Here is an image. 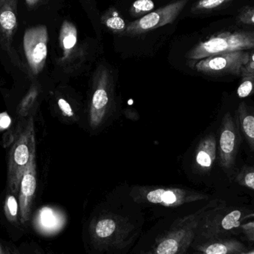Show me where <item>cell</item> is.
<instances>
[{
	"mask_svg": "<svg viewBox=\"0 0 254 254\" xmlns=\"http://www.w3.org/2000/svg\"><path fill=\"white\" fill-rule=\"evenodd\" d=\"M247 214L242 209L227 207L225 201H212L210 208L200 221L193 244L198 246L208 242L230 238L241 231Z\"/></svg>",
	"mask_w": 254,
	"mask_h": 254,
	"instance_id": "cell-1",
	"label": "cell"
},
{
	"mask_svg": "<svg viewBox=\"0 0 254 254\" xmlns=\"http://www.w3.org/2000/svg\"><path fill=\"white\" fill-rule=\"evenodd\" d=\"M212 202L193 214L179 219L158 244L146 254H185L193 244L201 218Z\"/></svg>",
	"mask_w": 254,
	"mask_h": 254,
	"instance_id": "cell-2",
	"label": "cell"
},
{
	"mask_svg": "<svg viewBox=\"0 0 254 254\" xmlns=\"http://www.w3.org/2000/svg\"><path fill=\"white\" fill-rule=\"evenodd\" d=\"M254 49V31H223L201 42L188 52L194 61L213 55Z\"/></svg>",
	"mask_w": 254,
	"mask_h": 254,
	"instance_id": "cell-3",
	"label": "cell"
},
{
	"mask_svg": "<svg viewBox=\"0 0 254 254\" xmlns=\"http://www.w3.org/2000/svg\"><path fill=\"white\" fill-rule=\"evenodd\" d=\"M36 144L34 120L30 116L25 128L18 135L9 152L7 163V191L19 193L21 180L29 162L31 149Z\"/></svg>",
	"mask_w": 254,
	"mask_h": 254,
	"instance_id": "cell-4",
	"label": "cell"
},
{
	"mask_svg": "<svg viewBox=\"0 0 254 254\" xmlns=\"http://www.w3.org/2000/svg\"><path fill=\"white\" fill-rule=\"evenodd\" d=\"M49 34L47 27L39 25L25 31L23 49L30 71L37 75L43 71L48 55Z\"/></svg>",
	"mask_w": 254,
	"mask_h": 254,
	"instance_id": "cell-5",
	"label": "cell"
},
{
	"mask_svg": "<svg viewBox=\"0 0 254 254\" xmlns=\"http://www.w3.org/2000/svg\"><path fill=\"white\" fill-rule=\"evenodd\" d=\"M188 1L189 0H177L147 13L134 22H129L124 34L137 35L171 24L180 14Z\"/></svg>",
	"mask_w": 254,
	"mask_h": 254,
	"instance_id": "cell-6",
	"label": "cell"
},
{
	"mask_svg": "<svg viewBox=\"0 0 254 254\" xmlns=\"http://www.w3.org/2000/svg\"><path fill=\"white\" fill-rule=\"evenodd\" d=\"M250 53L246 51L228 52L199 60L195 64L197 71L207 74L240 75L243 65L249 61Z\"/></svg>",
	"mask_w": 254,
	"mask_h": 254,
	"instance_id": "cell-7",
	"label": "cell"
},
{
	"mask_svg": "<svg viewBox=\"0 0 254 254\" xmlns=\"http://www.w3.org/2000/svg\"><path fill=\"white\" fill-rule=\"evenodd\" d=\"M37 190V164H36V144L31 149L29 162L20 182L19 190V222L26 225L31 216L33 200Z\"/></svg>",
	"mask_w": 254,
	"mask_h": 254,
	"instance_id": "cell-8",
	"label": "cell"
},
{
	"mask_svg": "<svg viewBox=\"0 0 254 254\" xmlns=\"http://www.w3.org/2000/svg\"><path fill=\"white\" fill-rule=\"evenodd\" d=\"M238 147V133L232 116L228 112L224 116L221 125L219 154L221 166L228 174L234 168Z\"/></svg>",
	"mask_w": 254,
	"mask_h": 254,
	"instance_id": "cell-9",
	"label": "cell"
},
{
	"mask_svg": "<svg viewBox=\"0 0 254 254\" xmlns=\"http://www.w3.org/2000/svg\"><path fill=\"white\" fill-rule=\"evenodd\" d=\"M18 0H0V44L13 56V37L17 29Z\"/></svg>",
	"mask_w": 254,
	"mask_h": 254,
	"instance_id": "cell-10",
	"label": "cell"
},
{
	"mask_svg": "<svg viewBox=\"0 0 254 254\" xmlns=\"http://www.w3.org/2000/svg\"><path fill=\"white\" fill-rule=\"evenodd\" d=\"M207 196L196 192H187L174 190L157 189L150 191L146 195V199L153 204L165 206L180 205L186 202L205 199Z\"/></svg>",
	"mask_w": 254,
	"mask_h": 254,
	"instance_id": "cell-11",
	"label": "cell"
},
{
	"mask_svg": "<svg viewBox=\"0 0 254 254\" xmlns=\"http://www.w3.org/2000/svg\"><path fill=\"white\" fill-rule=\"evenodd\" d=\"M197 251L196 254H239L246 252V246L238 240L227 238L198 246Z\"/></svg>",
	"mask_w": 254,
	"mask_h": 254,
	"instance_id": "cell-12",
	"label": "cell"
},
{
	"mask_svg": "<svg viewBox=\"0 0 254 254\" xmlns=\"http://www.w3.org/2000/svg\"><path fill=\"white\" fill-rule=\"evenodd\" d=\"M108 102V94L105 89V83L102 81L97 87L92 97L90 110L91 126L96 127L101 125L105 116Z\"/></svg>",
	"mask_w": 254,
	"mask_h": 254,
	"instance_id": "cell-13",
	"label": "cell"
},
{
	"mask_svg": "<svg viewBox=\"0 0 254 254\" xmlns=\"http://www.w3.org/2000/svg\"><path fill=\"white\" fill-rule=\"evenodd\" d=\"M216 158V141L214 136H207L200 143L195 155L197 164L203 170H210Z\"/></svg>",
	"mask_w": 254,
	"mask_h": 254,
	"instance_id": "cell-14",
	"label": "cell"
},
{
	"mask_svg": "<svg viewBox=\"0 0 254 254\" xmlns=\"http://www.w3.org/2000/svg\"><path fill=\"white\" fill-rule=\"evenodd\" d=\"M237 114L240 129L254 152V110L242 102L237 108Z\"/></svg>",
	"mask_w": 254,
	"mask_h": 254,
	"instance_id": "cell-15",
	"label": "cell"
},
{
	"mask_svg": "<svg viewBox=\"0 0 254 254\" xmlns=\"http://www.w3.org/2000/svg\"><path fill=\"white\" fill-rule=\"evenodd\" d=\"M59 42L63 50V59L67 60L73 53L77 43V30L72 22L64 21L60 30Z\"/></svg>",
	"mask_w": 254,
	"mask_h": 254,
	"instance_id": "cell-16",
	"label": "cell"
},
{
	"mask_svg": "<svg viewBox=\"0 0 254 254\" xmlns=\"http://www.w3.org/2000/svg\"><path fill=\"white\" fill-rule=\"evenodd\" d=\"M34 225L40 231L43 232H52L61 226V220L58 215L52 209L43 208L37 215Z\"/></svg>",
	"mask_w": 254,
	"mask_h": 254,
	"instance_id": "cell-17",
	"label": "cell"
},
{
	"mask_svg": "<svg viewBox=\"0 0 254 254\" xmlns=\"http://www.w3.org/2000/svg\"><path fill=\"white\" fill-rule=\"evenodd\" d=\"M4 212L6 219L10 223L16 224L19 221V201L14 194L8 192L6 196L4 203Z\"/></svg>",
	"mask_w": 254,
	"mask_h": 254,
	"instance_id": "cell-18",
	"label": "cell"
},
{
	"mask_svg": "<svg viewBox=\"0 0 254 254\" xmlns=\"http://www.w3.org/2000/svg\"><path fill=\"white\" fill-rule=\"evenodd\" d=\"M39 91L37 86L33 85L30 88L28 93L24 96L22 101L19 103L18 106L17 113L19 116L25 117L29 113L30 110L32 108L34 104L37 101V97H38Z\"/></svg>",
	"mask_w": 254,
	"mask_h": 254,
	"instance_id": "cell-19",
	"label": "cell"
},
{
	"mask_svg": "<svg viewBox=\"0 0 254 254\" xmlns=\"http://www.w3.org/2000/svg\"><path fill=\"white\" fill-rule=\"evenodd\" d=\"M103 24L106 25L109 29L114 33H125L126 31L127 24L117 13H107L102 17Z\"/></svg>",
	"mask_w": 254,
	"mask_h": 254,
	"instance_id": "cell-20",
	"label": "cell"
},
{
	"mask_svg": "<svg viewBox=\"0 0 254 254\" xmlns=\"http://www.w3.org/2000/svg\"><path fill=\"white\" fill-rule=\"evenodd\" d=\"M116 229V222L113 219H101L95 227V234L101 239L108 238L114 234Z\"/></svg>",
	"mask_w": 254,
	"mask_h": 254,
	"instance_id": "cell-21",
	"label": "cell"
},
{
	"mask_svg": "<svg viewBox=\"0 0 254 254\" xmlns=\"http://www.w3.org/2000/svg\"><path fill=\"white\" fill-rule=\"evenodd\" d=\"M236 182L241 186L254 191V167H243L236 177Z\"/></svg>",
	"mask_w": 254,
	"mask_h": 254,
	"instance_id": "cell-22",
	"label": "cell"
},
{
	"mask_svg": "<svg viewBox=\"0 0 254 254\" xmlns=\"http://www.w3.org/2000/svg\"><path fill=\"white\" fill-rule=\"evenodd\" d=\"M231 1L234 0H199L192 7V11L202 12L214 10Z\"/></svg>",
	"mask_w": 254,
	"mask_h": 254,
	"instance_id": "cell-23",
	"label": "cell"
},
{
	"mask_svg": "<svg viewBox=\"0 0 254 254\" xmlns=\"http://www.w3.org/2000/svg\"><path fill=\"white\" fill-rule=\"evenodd\" d=\"M155 7L152 0H136L130 8V13L132 16H140L145 13H149Z\"/></svg>",
	"mask_w": 254,
	"mask_h": 254,
	"instance_id": "cell-24",
	"label": "cell"
},
{
	"mask_svg": "<svg viewBox=\"0 0 254 254\" xmlns=\"http://www.w3.org/2000/svg\"><path fill=\"white\" fill-rule=\"evenodd\" d=\"M254 92V76L242 77L241 83L237 89L239 98H246Z\"/></svg>",
	"mask_w": 254,
	"mask_h": 254,
	"instance_id": "cell-25",
	"label": "cell"
},
{
	"mask_svg": "<svg viewBox=\"0 0 254 254\" xmlns=\"http://www.w3.org/2000/svg\"><path fill=\"white\" fill-rule=\"evenodd\" d=\"M245 218L246 221L242 225L241 231L244 233L248 240L254 242V212L248 213Z\"/></svg>",
	"mask_w": 254,
	"mask_h": 254,
	"instance_id": "cell-26",
	"label": "cell"
},
{
	"mask_svg": "<svg viewBox=\"0 0 254 254\" xmlns=\"http://www.w3.org/2000/svg\"><path fill=\"white\" fill-rule=\"evenodd\" d=\"M237 21L244 25H254V7H247L240 12Z\"/></svg>",
	"mask_w": 254,
	"mask_h": 254,
	"instance_id": "cell-27",
	"label": "cell"
},
{
	"mask_svg": "<svg viewBox=\"0 0 254 254\" xmlns=\"http://www.w3.org/2000/svg\"><path fill=\"white\" fill-rule=\"evenodd\" d=\"M240 76L242 77L254 76V52L252 55L250 54L249 61L242 68Z\"/></svg>",
	"mask_w": 254,
	"mask_h": 254,
	"instance_id": "cell-28",
	"label": "cell"
},
{
	"mask_svg": "<svg viewBox=\"0 0 254 254\" xmlns=\"http://www.w3.org/2000/svg\"><path fill=\"white\" fill-rule=\"evenodd\" d=\"M58 104L60 110L64 116H67V117H72L74 116V112L68 101H65L64 98H60L58 100Z\"/></svg>",
	"mask_w": 254,
	"mask_h": 254,
	"instance_id": "cell-29",
	"label": "cell"
},
{
	"mask_svg": "<svg viewBox=\"0 0 254 254\" xmlns=\"http://www.w3.org/2000/svg\"><path fill=\"white\" fill-rule=\"evenodd\" d=\"M37 251L32 249V244L25 243L14 249L11 254H38Z\"/></svg>",
	"mask_w": 254,
	"mask_h": 254,
	"instance_id": "cell-30",
	"label": "cell"
},
{
	"mask_svg": "<svg viewBox=\"0 0 254 254\" xmlns=\"http://www.w3.org/2000/svg\"><path fill=\"white\" fill-rule=\"evenodd\" d=\"M12 120L7 113H0V131H4L10 127Z\"/></svg>",
	"mask_w": 254,
	"mask_h": 254,
	"instance_id": "cell-31",
	"label": "cell"
},
{
	"mask_svg": "<svg viewBox=\"0 0 254 254\" xmlns=\"http://www.w3.org/2000/svg\"><path fill=\"white\" fill-rule=\"evenodd\" d=\"M25 1H26V4H28V6L33 7V6L36 5L37 4L39 0H25Z\"/></svg>",
	"mask_w": 254,
	"mask_h": 254,
	"instance_id": "cell-32",
	"label": "cell"
},
{
	"mask_svg": "<svg viewBox=\"0 0 254 254\" xmlns=\"http://www.w3.org/2000/svg\"><path fill=\"white\" fill-rule=\"evenodd\" d=\"M1 254H11L10 253V251H9V249H3L2 253Z\"/></svg>",
	"mask_w": 254,
	"mask_h": 254,
	"instance_id": "cell-33",
	"label": "cell"
},
{
	"mask_svg": "<svg viewBox=\"0 0 254 254\" xmlns=\"http://www.w3.org/2000/svg\"><path fill=\"white\" fill-rule=\"evenodd\" d=\"M239 254H254V250L251 251V252H242V253H240Z\"/></svg>",
	"mask_w": 254,
	"mask_h": 254,
	"instance_id": "cell-34",
	"label": "cell"
},
{
	"mask_svg": "<svg viewBox=\"0 0 254 254\" xmlns=\"http://www.w3.org/2000/svg\"><path fill=\"white\" fill-rule=\"evenodd\" d=\"M3 249H1V247H0V254H1L2 253Z\"/></svg>",
	"mask_w": 254,
	"mask_h": 254,
	"instance_id": "cell-35",
	"label": "cell"
}]
</instances>
